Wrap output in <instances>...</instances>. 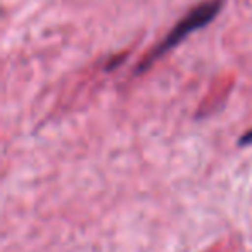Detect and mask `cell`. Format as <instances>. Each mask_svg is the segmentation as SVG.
Returning a JSON list of instances; mask_svg holds the SVG:
<instances>
[{"mask_svg":"<svg viewBox=\"0 0 252 252\" xmlns=\"http://www.w3.org/2000/svg\"><path fill=\"white\" fill-rule=\"evenodd\" d=\"M221 7H223V0H206V2H202L200 5H197L195 9H192L178 25H175V28L168 33V36L145 57L144 63L138 67V71L144 73V71L149 69L156 61L161 59L166 52H169V50L175 49L180 42H183L190 33L197 32V30L202 28V26L209 25L218 16V12L221 11Z\"/></svg>","mask_w":252,"mask_h":252,"instance_id":"cell-1","label":"cell"},{"mask_svg":"<svg viewBox=\"0 0 252 252\" xmlns=\"http://www.w3.org/2000/svg\"><path fill=\"white\" fill-rule=\"evenodd\" d=\"M249 144H252V130L247 131V133L240 138V142H238V145H240V147H245V145H249Z\"/></svg>","mask_w":252,"mask_h":252,"instance_id":"cell-2","label":"cell"}]
</instances>
